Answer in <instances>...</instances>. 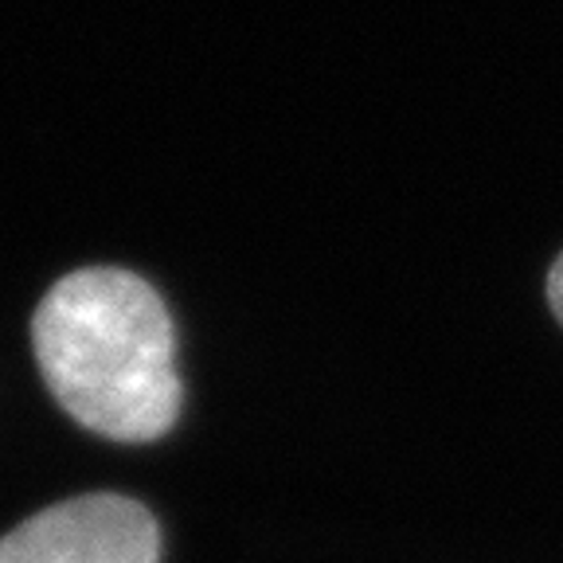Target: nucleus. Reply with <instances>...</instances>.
Masks as SVG:
<instances>
[{
    "label": "nucleus",
    "instance_id": "f257e3e1",
    "mask_svg": "<svg viewBox=\"0 0 563 563\" xmlns=\"http://www.w3.org/2000/svg\"><path fill=\"white\" fill-rule=\"evenodd\" d=\"M35 361L75 422L114 442H153L185 404L176 333L150 282L118 266L59 278L32 317Z\"/></svg>",
    "mask_w": 563,
    "mask_h": 563
},
{
    "label": "nucleus",
    "instance_id": "f03ea898",
    "mask_svg": "<svg viewBox=\"0 0 563 563\" xmlns=\"http://www.w3.org/2000/svg\"><path fill=\"white\" fill-rule=\"evenodd\" d=\"M161 528L141 501L87 493L0 537V563H157Z\"/></svg>",
    "mask_w": 563,
    "mask_h": 563
},
{
    "label": "nucleus",
    "instance_id": "7ed1b4c3",
    "mask_svg": "<svg viewBox=\"0 0 563 563\" xmlns=\"http://www.w3.org/2000/svg\"><path fill=\"white\" fill-rule=\"evenodd\" d=\"M548 301H552L555 321L563 325V255L555 258L552 271H548Z\"/></svg>",
    "mask_w": 563,
    "mask_h": 563
}]
</instances>
